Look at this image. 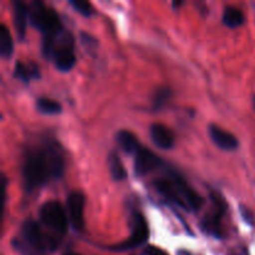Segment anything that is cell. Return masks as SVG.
<instances>
[{"instance_id":"2e32d148","label":"cell","mask_w":255,"mask_h":255,"mask_svg":"<svg viewBox=\"0 0 255 255\" xmlns=\"http://www.w3.org/2000/svg\"><path fill=\"white\" fill-rule=\"evenodd\" d=\"M222 20H223V24L226 26L231 27V29H237V27L243 25L246 16H244V12L242 11V9L231 5V6H227L224 9Z\"/></svg>"},{"instance_id":"5bb4252c","label":"cell","mask_w":255,"mask_h":255,"mask_svg":"<svg viewBox=\"0 0 255 255\" xmlns=\"http://www.w3.org/2000/svg\"><path fill=\"white\" fill-rule=\"evenodd\" d=\"M14 76L20 81L27 84L31 80L40 79L41 74H40L39 66L34 61H29L27 64L22 61H16L14 67Z\"/></svg>"},{"instance_id":"4fadbf2b","label":"cell","mask_w":255,"mask_h":255,"mask_svg":"<svg viewBox=\"0 0 255 255\" xmlns=\"http://www.w3.org/2000/svg\"><path fill=\"white\" fill-rule=\"evenodd\" d=\"M14 25L16 35L20 40L25 37L27 19H30V7L22 1H14Z\"/></svg>"},{"instance_id":"44dd1931","label":"cell","mask_w":255,"mask_h":255,"mask_svg":"<svg viewBox=\"0 0 255 255\" xmlns=\"http://www.w3.org/2000/svg\"><path fill=\"white\" fill-rule=\"evenodd\" d=\"M69 2L77 12H80L84 16L89 17L94 12V7H92L91 2L86 1V0H69Z\"/></svg>"},{"instance_id":"8992f818","label":"cell","mask_w":255,"mask_h":255,"mask_svg":"<svg viewBox=\"0 0 255 255\" xmlns=\"http://www.w3.org/2000/svg\"><path fill=\"white\" fill-rule=\"evenodd\" d=\"M211 199V208L203 216L199 227L207 236H211L217 239H223L226 237L223 222L227 214V203L223 197L216 192H212Z\"/></svg>"},{"instance_id":"9a60e30c","label":"cell","mask_w":255,"mask_h":255,"mask_svg":"<svg viewBox=\"0 0 255 255\" xmlns=\"http://www.w3.org/2000/svg\"><path fill=\"white\" fill-rule=\"evenodd\" d=\"M116 141L122 151L127 154H136L137 151L141 148V144H139L137 137L127 129H121L117 132Z\"/></svg>"},{"instance_id":"9c48e42d","label":"cell","mask_w":255,"mask_h":255,"mask_svg":"<svg viewBox=\"0 0 255 255\" xmlns=\"http://www.w3.org/2000/svg\"><path fill=\"white\" fill-rule=\"evenodd\" d=\"M66 212L70 226L76 232L85 228V196L79 191H72L66 199Z\"/></svg>"},{"instance_id":"7402d4cb","label":"cell","mask_w":255,"mask_h":255,"mask_svg":"<svg viewBox=\"0 0 255 255\" xmlns=\"http://www.w3.org/2000/svg\"><path fill=\"white\" fill-rule=\"evenodd\" d=\"M80 39H81V42L82 45H84L85 47H86L89 51H92V50H95L97 47V40L95 39V37H92L91 35L87 34V32L85 31H81L80 32Z\"/></svg>"},{"instance_id":"ba28073f","label":"cell","mask_w":255,"mask_h":255,"mask_svg":"<svg viewBox=\"0 0 255 255\" xmlns=\"http://www.w3.org/2000/svg\"><path fill=\"white\" fill-rule=\"evenodd\" d=\"M40 221L57 233L59 236L66 234L69 229V217H67L66 209L62 207V204L57 201H47L40 207L39 211Z\"/></svg>"},{"instance_id":"603a6c76","label":"cell","mask_w":255,"mask_h":255,"mask_svg":"<svg viewBox=\"0 0 255 255\" xmlns=\"http://www.w3.org/2000/svg\"><path fill=\"white\" fill-rule=\"evenodd\" d=\"M143 255H168L163 249L158 248V247L154 246H148L146 247V249L143 251Z\"/></svg>"},{"instance_id":"30bf717a","label":"cell","mask_w":255,"mask_h":255,"mask_svg":"<svg viewBox=\"0 0 255 255\" xmlns=\"http://www.w3.org/2000/svg\"><path fill=\"white\" fill-rule=\"evenodd\" d=\"M163 166V159L146 147L141 146V148L134 154V174L137 177L147 176L152 172L161 169Z\"/></svg>"},{"instance_id":"cb8c5ba5","label":"cell","mask_w":255,"mask_h":255,"mask_svg":"<svg viewBox=\"0 0 255 255\" xmlns=\"http://www.w3.org/2000/svg\"><path fill=\"white\" fill-rule=\"evenodd\" d=\"M241 213H242V217L246 219V222H248V223H251V224L254 223V216L252 214V212L249 211L247 207L241 206Z\"/></svg>"},{"instance_id":"6da1fadb","label":"cell","mask_w":255,"mask_h":255,"mask_svg":"<svg viewBox=\"0 0 255 255\" xmlns=\"http://www.w3.org/2000/svg\"><path fill=\"white\" fill-rule=\"evenodd\" d=\"M65 171V158L60 144L46 141L26 152L21 166L22 183L26 192L45 186L52 179H60Z\"/></svg>"},{"instance_id":"277c9868","label":"cell","mask_w":255,"mask_h":255,"mask_svg":"<svg viewBox=\"0 0 255 255\" xmlns=\"http://www.w3.org/2000/svg\"><path fill=\"white\" fill-rule=\"evenodd\" d=\"M30 22L42 34V51L47 49L57 36L64 31L59 15L51 7L40 1H34L30 6Z\"/></svg>"},{"instance_id":"7c38bea8","label":"cell","mask_w":255,"mask_h":255,"mask_svg":"<svg viewBox=\"0 0 255 255\" xmlns=\"http://www.w3.org/2000/svg\"><path fill=\"white\" fill-rule=\"evenodd\" d=\"M149 136L152 142L156 144L158 148L171 149L176 142L174 132L168 126L163 124H153L149 127Z\"/></svg>"},{"instance_id":"8fae6325","label":"cell","mask_w":255,"mask_h":255,"mask_svg":"<svg viewBox=\"0 0 255 255\" xmlns=\"http://www.w3.org/2000/svg\"><path fill=\"white\" fill-rule=\"evenodd\" d=\"M208 134L213 143L223 151H236L239 146L238 138L231 132L212 124L208 126Z\"/></svg>"},{"instance_id":"ac0fdd59","label":"cell","mask_w":255,"mask_h":255,"mask_svg":"<svg viewBox=\"0 0 255 255\" xmlns=\"http://www.w3.org/2000/svg\"><path fill=\"white\" fill-rule=\"evenodd\" d=\"M14 52V41L9 27L5 24L0 25V55L4 59H9Z\"/></svg>"},{"instance_id":"52a82bcc","label":"cell","mask_w":255,"mask_h":255,"mask_svg":"<svg viewBox=\"0 0 255 255\" xmlns=\"http://www.w3.org/2000/svg\"><path fill=\"white\" fill-rule=\"evenodd\" d=\"M149 237V228L146 218L139 212H134L131 217V236L126 241L109 247V251L112 252H128L142 247Z\"/></svg>"},{"instance_id":"484cf974","label":"cell","mask_w":255,"mask_h":255,"mask_svg":"<svg viewBox=\"0 0 255 255\" xmlns=\"http://www.w3.org/2000/svg\"><path fill=\"white\" fill-rule=\"evenodd\" d=\"M64 255H82V254H79V253H72V252H69V253H65Z\"/></svg>"},{"instance_id":"e0dca14e","label":"cell","mask_w":255,"mask_h":255,"mask_svg":"<svg viewBox=\"0 0 255 255\" xmlns=\"http://www.w3.org/2000/svg\"><path fill=\"white\" fill-rule=\"evenodd\" d=\"M109 168L111 177L115 181H125L127 177L126 168H125L124 163H122L121 158L116 152H111L109 154Z\"/></svg>"},{"instance_id":"ffe728a7","label":"cell","mask_w":255,"mask_h":255,"mask_svg":"<svg viewBox=\"0 0 255 255\" xmlns=\"http://www.w3.org/2000/svg\"><path fill=\"white\" fill-rule=\"evenodd\" d=\"M172 96V90L169 87L162 86L158 87L154 92L153 97H152V110L153 111H158L166 106L167 102L169 101Z\"/></svg>"},{"instance_id":"d4e9b609","label":"cell","mask_w":255,"mask_h":255,"mask_svg":"<svg viewBox=\"0 0 255 255\" xmlns=\"http://www.w3.org/2000/svg\"><path fill=\"white\" fill-rule=\"evenodd\" d=\"M177 255H193L191 253V252L186 251V249H179L178 253H177Z\"/></svg>"},{"instance_id":"d6986e66","label":"cell","mask_w":255,"mask_h":255,"mask_svg":"<svg viewBox=\"0 0 255 255\" xmlns=\"http://www.w3.org/2000/svg\"><path fill=\"white\" fill-rule=\"evenodd\" d=\"M36 109L42 115H59L62 112L61 104L47 97H39L36 100Z\"/></svg>"},{"instance_id":"4316f807","label":"cell","mask_w":255,"mask_h":255,"mask_svg":"<svg viewBox=\"0 0 255 255\" xmlns=\"http://www.w3.org/2000/svg\"><path fill=\"white\" fill-rule=\"evenodd\" d=\"M253 109H254V111H255V96L253 97Z\"/></svg>"},{"instance_id":"5b68a950","label":"cell","mask_w":255,"mask_h":255,"mask_svg":"<svg viewBox=\"0 0 255 255\" xmlns=\"http://www.w3.org/2000/svg\"><path fill=\"white\" fill-rule=\"evenodd\" d=\"M44 56L52 59L59 71L66 72L76 65V55L74 51V37L69 31L64 30L49 49L42 51Z\"/></svg>"},{"instance_id":"3957f363","label":"cell","mask_w":255,"mask_h":255,"mask_svg":"<svg viewBox=\"0 0 255 255\" xmlns=\"http://www.w3.org/2000/svg\"><path fill=\"white\" fill-rule=\"evenodd\" d=\"M11 246L21 255H51L59 248V239L45 233L36 221L26 219Z\"/></svg>"},{"instance_id":"7a4b0ae2","label":"cell","mask_w":255,"mask_h":255,"mask_svg":"<svg viewBox=\"0 0 255 255\" xmlns=\"http://www.w3.org/2000/svg\"><path fill=\"white\" fill-rule=\"evenodd\" d=\"M153 187L162 197L187 212H197L204 204L201 194L173 169H167L163 176L154 179Z\"/></svg>"}]
</instances>
